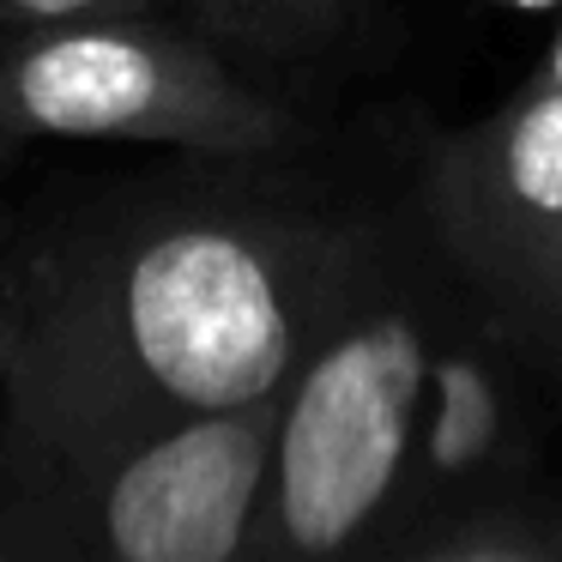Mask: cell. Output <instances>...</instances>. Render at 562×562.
I'll return each instance as SVG.
<instances>
[{"instance_id":"6da1fadb","label":"cell","mask_w":562,"mask_h":562,"mask_svg":"<svg viewBox=\"0 0 562 562\" xmlns=\"http://www.w3.org/2000/svg\"><path fill=\"white\" fill-rule=\"evenodd\" d=\"M393 224L248 194L115 200L0 255L19 363L0 441H67L279 400Z\"/></svg>"},{"instance_id":"7a4b0ae2","label":"cell","mask_w":562,"mask_h":562,"mask_svg":"<svg viewBox=\"0 0 562 562\" xmlns=\"http://www.w3.org/2000/svg\"><path fill=\"white\" fill-rule=\"evenodd\" d=\"M520 381L417 212L279 400L248 562L405 557L424 526L520 472Z\"/></svg>"},{"instance_id":"3957f363","label":"cell","mask_w":562,"mask_h":562,"mask_svg":"<svg viewBox=\"0 0 562 562\" xmlns=\"http://www.w3.org/2000/svg\"><path fill=\"white\" fill-rule=\"evenodd\" d=\"M279 400L0 441V562H248Z\"/></svg>"},{"instance_id":"277c9868","label":"cell","mask_w":562,"mask_h":562,"mask_svg":"<svg viewBox=\"0 0 562 562\" xmlns=\"http://www.w3.org/2000/svg\"><path fill=\"white\" fill-rule=\"evenodd\" d=\"M243 55L200 25L110 13L0 43V151L25 139H122L224 164H260L303 146V122Z\"/></svg>"},{"instance_id":"5b68a950","label":"cell","mask_w":562,"mask_h":562,"mask_svg":"<svg viewBox=\"0 0 562 562\" xmlns=\"http://www.w3.org/2000/svg\"><path fill=\"white\" fill-rule=\"evenodd\" d=\"M412 212L496 345L562 387V86L532 74L496 115L429 139Z\"/></svg>"},{"instance_id":"8992f818","label":"cell","mask_w":562,"mask_h":562,"mask_svg":"<svg viewBox=\"0 0 562 562\" xmlns=\"http://www.w3.org/2000/svg\"><path fill=\"white\" fill-rule=\"evenodd\" d=\"M405 562H562V490L526 477L472 496L405 544Z\"/></svg>"},{"instance_id":"52a82bcc","label":"cell","mask_w":562,"mask_h":562,"mask_svg":"<svg viewBox=\"0 0 562 562\" xmlns=\"http://www.w3.org/2000/svg\"><path fill=\"white\" fill-rule=\"evenodd\" d=\"M369 0H255V61L303 67L351 43Z\"/></svg>"},{"instance_id":"ba28073f","label":"cell","mask_w":562,"mask_h":562,"mask_svg":"<svg viewBox=\"0 0 562 562\" xmlns=\"http://www.w3.org/2000/svg\"><path fill=\"white\" fill-rule=\"evenodd\" d=\"M182 0H0V43L25 37V31L74 25V19H110V13H158Z\"/></svg>"},{"instance_id":"9c48e42d","label":"cell","mask_w":562,"mask_h":562,"mask_svg":"<svg viewBox=\"0 0 562 562\" xmlns=\"http://www.w3.org/2000/svg\"><path fill=\"white\" fill-rule=\"evenodd\" d=\"M182 13H188V25H200L224 49L255 61V0H182Z\"/></svg>"},{"instance_id":"30bf717a","label":"cell","mask_w":562,"mask_h":562,"mask_svg":"<svg viewBox=\"0 0 562 562\" xmlns=\"http://www.w3.org/2000/svg\"><path fill=\"white\" fill-rule=\"evenodd\" d=\"M13 363H19V315L7 303V291H0V381L13 375Z\"/></svg>"},{"instance_id":"8fae6325","label":"cell","mask_w":562,"mask_h":562,"mask_svg":"<svg viewBox=\"0 0 562 562\" xmlns=\"http://www.w3.org/2000/svg\"><path fill=\"white\" fill-rule=\"evenodd\" d=\"M514 13H562V0H502Z\"/></svg>"},{"instance_id":"7c38bea8","label":"cell","mask_w":562,"mask_h":562,"mask_svg":"<svg viewBox=\"0 0 562 562\" xmlns=\"http://www.w3.org/2000/svg\"><path fill=\"white\" fill-rule=\"evenodd\" d=\"M544 79H557L562 86V31H557V43H550V55H544V67H538Z\"/></svg>"},{"instance_id":"4fadbf2b","label":"cell","mask_w":562,"mask_h":562,"mask_svg":"<svg viewBox=\"0 0 562 562\" xmlns=\"http://www.w3.org/2000/svg\"><path fill=\"white\" fill-rule=\"evenodd\" d=\"M0 158H7V151H0Z\"/></svg>"}]
</instances>
